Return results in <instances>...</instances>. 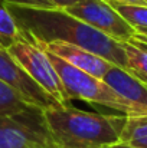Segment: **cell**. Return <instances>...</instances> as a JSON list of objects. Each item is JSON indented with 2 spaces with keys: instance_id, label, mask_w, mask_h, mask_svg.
Listing matches in <instances>:
<instances>
[{
  "instance_id": "7",
  "label": "cell",
  "mask_w": 147,
  "mask_h": 148,
  "mask_svg": "<svg viewBox=\"0 0 147 148\" xmlns=\"http://www.w3.org/2000/svg\"><path fill=\"white\" fill-rule=\"evenodd\" d=\"M0 79L16 89L32 105L46 109L59 105L23 71V68L10 56L7 49L0 46Z\"/></svg>"
},
{
  "instance_id": "16",
  "label": "cell",
  "mask_w": 147,
  "mask_h": 148,
  "mask_svg": "<svg viewBox=\"0 0 147 148\" xmlns=\"http://www.w3.org/2000/svg\"><path fill=\"white\" fill-rule=\"evenodd\" d=\"M128 42H130L131 45H134V46H137V48H140V49H143L147 52V38L146 36H143V35H140V33L136 32V35L133 36V39L128 40Z\"/></svg>"
},
{
  "instance_id": "1",
  "label": "cell",
  "mask_w": 147,
  "mask_h": 148,
  "mask_svg": "<svg viewBox=\"0 0 147 148\" xmlns=\"http://www.w3.org/2000/svg\"><path fill=\"white\" fill-rule=\"evenodd\" d=\"M6 6L13 14L19 29L30 35L36 42L42 45L50 42L69 43L90 50L112 65L128 71V60L123 43L105 36L90 25L71 16L68 12L14 3H6Z\"/></svg>"
},
{
  "instance_id": "8",
  "label": "cell",
  "mask_w": 147,
  "mask_h": 148,
  "mask_svg": "<svg viewBox=\"0 0 147 148\" xmlns=\"http://www.w3.org/2000/svg\"><path fill=\"white\" fill-rule=\"evenodd\" d=\"M102 81L126 101L137 115H147V84L118 66H112Z\"/></svg>"
},
{
  "instance_id": "6",
  "label": "cell",
  "mask_w": 147,
  "mask_h": 148,
  "mask_svg": "<svg viewBox=\"0 0 147 148\" xmlns=\"http://www.w3.org/2000/svg\"><path fill=\"white\" fill-rule=\"evenodd\" d=\"M65 12L120 43L131 40L136 35V29L118 14L107 0H81Z\"/></svg>"
},
{
  "instance_id": "20",
  "label": "cell",
  "mask_w": 147,
  "mask_h": 148,
  "mask_svg": "<svg viewBox=\"0 0 147 148\" xmlns=\"http://www.w3.org/2000/svg\"><path fill=\"white\" fill-rule=\"evenodd\" d=\"M101 148H108V147H101Z\"/></svg>"
},
{
  "instance_id": "15",
  "label": "cell",
  "mask_w": 147,
  "mask_h": 148,
  "mask_svg": "<svg viewBox=\"0 0 147 148\" xmlns=\"http://www.w3.org/2000/svg\"><path fill=\"white\" fill-rule=\"evenodd\" d=\"M81 0H45V3L48 4V7L53 9H61V10H66L72 6H75L77 3H79Z\"/></svg>"
},
{
  "instance_id": "17",
  "label": "cell",
  "mask_w": 147,
  "mask_h": 148,
  "mask_svg": "<svg viewBox=\"0 0 147 148\" xmlns=\"http://www.w3.org/2000/svg\"><path fill=\"white\" fill-rule=\"evenodd\" d=\"M107 1H115L121 4H134V6H147V0H107Z\"/></svg>"
},
{
  "instance_id": "5",
  "label": "cell",
  "mask_w": 147,
  "mask_h": 148,
  "mask_svg": "<svg viewBox=\"0 0 147 148\" xmlns=\"http://www.w3.org/2000/svg\"><path fill=\"white\" fill-rule=\"evenodd\" d=\"M0 148H55L45 124L43 109L0 114Z\"/></svg>"
},
{
  "instance_id": "18",
  "label": "cell",
  "mask_w": 147,
  "mask_h": 148,
  "mask_svg": "<svg viewBox=\"0 0 147 148\" xmlns=\"http://www.w3.org/2000/svg\"><path fill=\"white\" fill-rule=\"evenodd\" d=\"M108 148H139V147H134V145H130V144H126V143L118 141V143H115L112 145H108Z\"/></svg>"
},
{
  "instance_id": "3",
  "label": "cell",
  "mask_w": 147,
  "mask_h": 148,
  "mask_svg": "<svg viewBox=\"0 0 147 148\" xmlns=\"http://www.w3.org/2000/svg\"><path fill=\"white\" fill-rule=\"evenodd\" d=\"M48 55L55 71L58 72V75L61 78V82H62V86H63V91H65L68 101L81 99L85 102H91V103H97L101 106L111 108V109L121 112L123 115H127V116L137 115L134 112V109L126 101L120 98L102 79H98L95 76L69 65L59 56L52 55L50 52H48Z\"/></svg>"
},
{
  "instance_id": "4",
  "label": "cell",
  "mask_w": 147,
  "mask_h": 148,
  "mask_svg": "<svg viewBox=\"0 0 147 148\" xmlns=\"http://www.w3.org/2000/svg\"><path fill=\"white\" fill-rule=\"evenodd\" d=\"M7 52L49 97L59 105H69L61 78L41 43L22 30V36L7 48Z\"/></svg>"
},
{
  "instance_id": "21",
  "label": "cell",
  "mask_w": 147,
  "mask_h": 148,
  "mask_svg": "<svg viewBox=\"0 0 147 148\" xmlns=\"http://www.w3.org/2000/svg\"><path fill=\"white\" fill-rule=\"evenodd\" d=\"M0 1H1V0H0Z\"/></svg>"
},
{
  "instance_id": "13",
  "label": "cell",
  "mask_w": 147,
  "mask_h": 148,
  "mask_svg": "<svg viewBox=\"0 0 147 148\" xmlns=\"http://www.w3.org/2000/svg\"><path fill=\"white\" fill-rule=\"evenodd\" d=\"M123 48L128 60V72L147 84V52L130 42H123Z\"/></svg>"
},
{
  "instance_id": "14",
  "label": "cell",
  "mask_w": 147,
  "mask_h": 148,
  "mask_svg": "<svg viewBox=\"0 0 147 148\" xmlns=\"http://www.w3.org/2000/svg\"><path fill=\"white\" fill-rule=\"evenodd\" d=\"M117 13L134 29H147V6L121 4L115 1H108Z\"/></svg>"
},
{
  "instance_id": "12",
  "label": "cell",
  "mask_w": 147,
  "mask_h": 148,
  "mask_svg": "<svg viewBox=\"0 0 147 148\" xmlns=\"http://www.w3.org/2000/svg\"><path fill=\"white\" fill-rule=\"evenodd\" d=\"M22 36V30L19 29L13 14L9 12L6 3L0 1V46L7 49Z\"/></svg>"
},
{
  "instance_id": "2",
  "label": "cell",
  "mask_w": 147,
  "mask_h": 148,
  "mask_svg": "<svg viewBox=\"0 0 147 148\" xmlns=\"http://www.w3.org/2000/svg\"><path fill=\"white\" fill-rule=\"evenodd\" d=\"M55 148H101L120 141L127 115H105L56 105L43 109Z\"/></svg>"
},
{
  "instance_id": "9",
  "label": "cell",
  "mask_w": 147,
  "mask_h": 148,
  "mask_svg": "<svg viewBox=\"0 0 147 148\" xmlns=\"http://www.w3.org/2000/svg\"><path fill=\"white\" fill-rule=\"evenodd\" d=\"M42 46L48 52H50L52 55L59 56L61 59H63L69 65H72V66H75V68L92 75V76H95L98 79H102L107 75V72L112 66H115L111 62L102 59L101 56H98V55L90 52V50L74 46V45H69V43L50 42V43L42 45Z\"/></svg>"
},
{
  "instance_id": "11",
  "label": "cell",
  "mask_w": 147,
  "mask_h": 148,
  "mask_svg": "<svg viewBox=\"0 0 147 148\" xmlns=\"http://www.w3.org/2000/svg\"><path fill=\"white\" fill-rule=\"evenodd\" d=\"M32 108H38L28 102L16 89H13L10 85L3 82L0 79V114L12 115L29 111Z\"/></svg>"
},
{
  "instance_id": "10",
  "label": "cell",
  "mask_w": 147,
  "mask_h": 148,
  "mask_svg": "<svg viewBox=\"0 0 147 148\" xmlns=\"http://www.w3.org/2000/svg\"><path fill=\"white\" fill-rule=\"evenodd\" d=\"M120 141L139 148H147V115L127 116Z\"/></svg>"
},
{
  "instance_id": "19",
  "label": "cell",
  "mask_w": 147,
  "mask_h": 148,
  "mask_svg": "<svg viewBox=\"0 0 147 148\" xmlns=\"http://www.w3.org/2000/svg\"><path fill=\"white\" fill-rule=\"evenodd\" d=\"M136 32H137V33H140V35H143V36H146V38H147V29H136Z\"/></svg>"
}]
</instances>
